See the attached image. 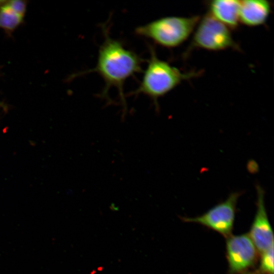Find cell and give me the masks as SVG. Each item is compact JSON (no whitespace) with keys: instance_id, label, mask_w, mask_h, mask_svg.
Wrapping results in <instances>:
<instances>
[{"instance_id":"obj_9","label":"cell","mask_w":274,"mask_h":274,"mask_svg":"<svg viewBox=\"0 0 274 274\" xmlns=\"http://www.w3.org/2000/svg\"><path fill=\"white\" fill-rule=\"evenodd\" d=\"M208 6L209 14L230 29L238 27L240 1H211L209 2Z\"/></svg>"},{"instance_id":"obj_10","label":"cell","mask_w":274,"mask_h":274,"mask_svg":"<svg viewBox=\"0 0 274 274\" xmlns=\"http://www.w3.org/2000/svg\"><path fill=\"white\" fill-rule=\"evenodd\" d=\"M6 3L0 8V29L10 36L22 24L24 17L10 9Z\"/></svg>"},{"instance_id":"obj_6","label":"cell","mask_w":274,"mask_h":274,"mask_svg":"<svg viewBox=\"0 0 274 274\" xmlns=\"http://www.w3.org/2000/svg\"><path fill=\"white\" fill-rule=\"evenodd\" d=\"M226 247L231 273L244 272L254 264L257 250L248 234L230 235L227 237Z\"/></svg>"},{"instance_id":"obj_13","label":"cell","mask_w":274,"mask_h":274,"mask_svg":"<svg viewBox=\"0 0 274 274\" xmlns=\"http://www.w3.org/2000/svg\"><path fill=\"white\" fill-rule=\"evenodd\" d=\"M6 1H0V8H1L6 3Z\"/></svg>"},{"instance_id":"obj_5","label":"cell","mask_w":274,"mask_h":274,"mask_svg":"<svg viewBox=\"0 0 274 274\" xmlns=\"http://www.w3.org/2000/svg\"><path fill=\"white\" fill-rule=\"evenodd\" d=\"M242 191L230 193L227 198L212 207L200 216L195 217H181L185 222L198 223L227 237L231 235L239 197Z\"/></svg>"},{"instance_id":"obj_3","label":"cell","mask_w":274,"mask_h":274,"mask_svg":"<svg viewBox=\"0 0 274 274\" xmlns=\"http://www.w3.org/2000/svg\"><path fill=\"white\" fill-rule=\"evenodd\" d=\"M200 17H162L135 28L136 35L152 40L163 47L180 46L188 39L196 27Z\"/></svg>"},{"instance_id":"obj_11","label":"cell","mask_w":274,"mask_h":274,"mask_svg":"<svg viewBox=\"0 0 274 274\" xmlns=\"http://www.w3.org/2000/svg\"><path fill=\"white\" fill-rule=\"evenodd\" d=\"M261 254L259 268L255 274H273V245Z\"/></svg>"},{"instance_id":"obj_7","label":"cell","mask_w":274,"mask_h":274,"mask_svg":"<svg viewBox=\"0 0 274 274\" xmlns=\"http://www.w3.org/2000/svg\"><path fill=\"white\" fill-rule=\"evenodd\" d=\"M256 212L249 235L257 251L261 253L273 245V234L265 206L263 188L256 184Z\"/></svg>"},{"instance_id":"obj_4","label":"cell","mask_w":274,"mask_h":274,"mask_svg":"<svg viewBox=\"0 0 274 274\" xmlns=\"http://www.w3.org/2000/svg\"><path fill=\"white\" fill-rule=\"evenodd\" d=\"M198 48L213 51L241 50L233 40L230 29L209 13L200 18L184 57H186L192 50Z\"/></svg>"},{"instance_id":"obj_2","label":"cell","mask_w":274,"mask_h":274,"mask_svg":"<svg viewBox=\"0 0 274 274\" xmlns=\"http://www.w3.org/2000/svg\"><path fill=\"white\" fill-rule=\"evenodd\" d=\"M150 58L142 80L136 90L130 95L143 94L150 97L159 110L158 98L171 91L182 82L200 76L201 71H192L187 73L159 59L154 48L149 46Z\"/></svg>"},{"instance_id":"obj_1","label":"cell","mask_w":274,"mask_h":274,"mask_svg":"<svg viewBox=\"0 0 274 274\" xmlns=\"http://www.w3.org/2000/svg\"><path fill=\"white\" fill-rule=\"evenodd\" d=\"M101 28L104 40L99 48L95 67L78 73L74 77L87 73H98L105 82V87L99 96L108 101L109 90L111 87L116 88L125 112L126 103L123 92L124 82L142 72L143 59L135 52L126 48L120 41L112 38L107 24H102Z\"/></svg>"},{"instance_id":"obj_15","label":"cell","mask_w":274,"mask_h":274,"mask_svg":"<svg viewBox=\"0 0 274 274\" xmlns=\"http://www.w3.org/2000/svg\"><path fill=\"white\" fill-rule=\"evenodd\" d=\"M0 105L1 106L2 105V104L0 102Z\"/></svg>"},{"instance_id":"obj_14","label":"cell","mask_w":274,"mask_h":274,"mask_svg":"<svg viewBox=\"0 0 274 274\" xmlns=\"http://www.w3.org/2000/svg\"><path fill=\"white\" fill-rule=\"evenodd\" d=\"M241 274H253V273H248V272H246H246H244V273H241ZM254 274H255V273H254Z\"/></svg>"},{"instance_id":"obj_8","label":"cell","mask_w":274,"mask_h":274,"mask_svg":"<svg viewBox=\"0 0 274 274\" xmlns=\"http://www.w3.org/2000/svg\"><path fill=\"white\" fill-rule=\"evenodd\" d=\"M271 6L266 0L240 1L239 22L248 26L264 24L271 12Z\"/></svg>"},{"instance_id":"obj_12","label":"cell","mask_w":274,"mask_h":274,"mask_svg":"<svg viewBox=\"0 0 274 274\" xmlns=\"http://www.w3.org/2000/svg\"><path fill=\"white\" fill-rule=\"evenodd\" d=\"M6 5L14 12L24 16L27 7L26 1L20 0L7 1Z\"/></svg>"}]
</instances>
